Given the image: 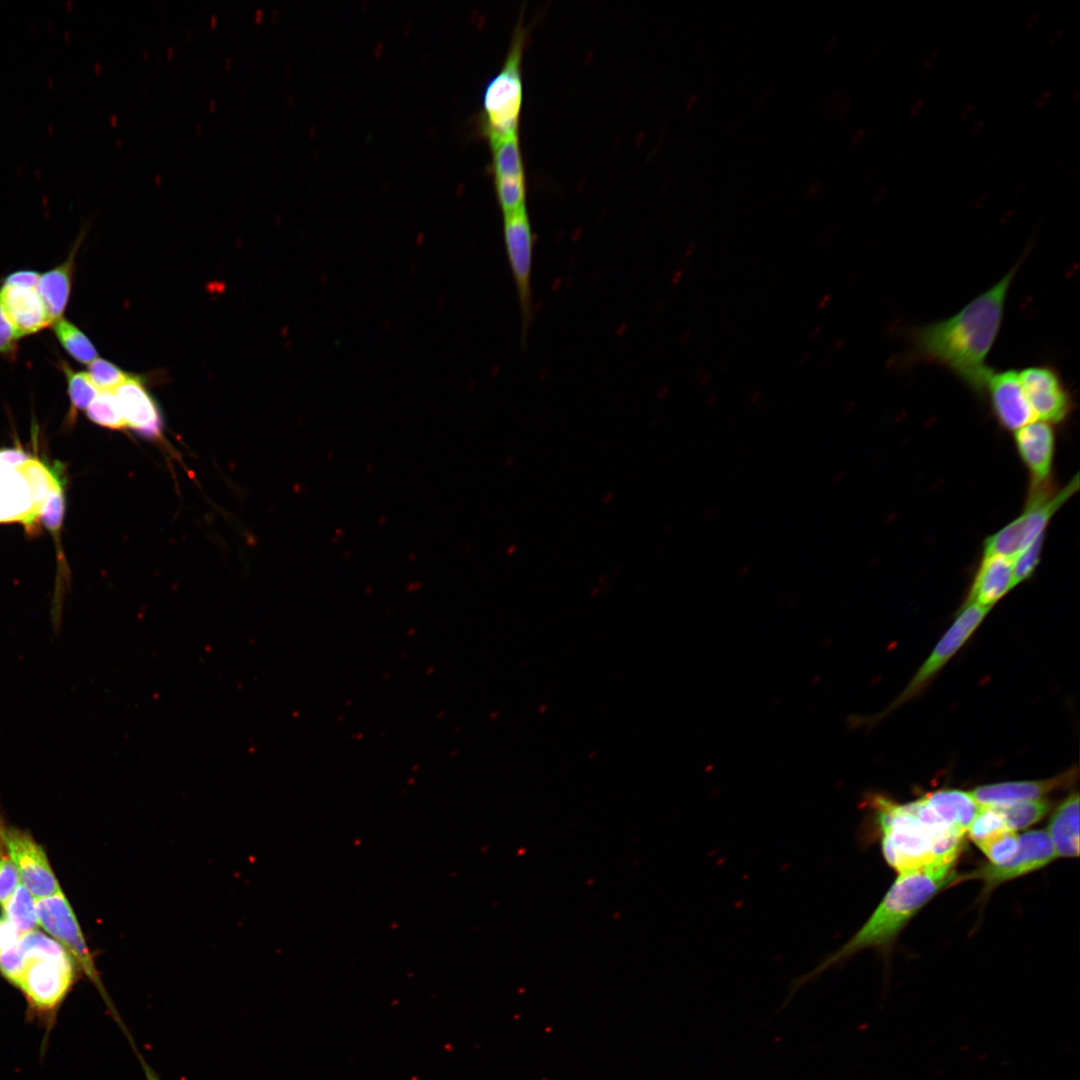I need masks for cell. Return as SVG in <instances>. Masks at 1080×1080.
<instances>
[{"instance_id": "1", "label": "cell", "mask_w": 1080, "mask_h": 1080, "mask_svg": "<svg viewBox=\"0 0 1080 1080\" xmlns=\"http://www.w3.org/2000/svg\"><path fill=\"white\" fill-rule=\"evenodd\" d=\"M1019 264L953 316L914 328L909 335L911 359L944 367L976 395L983 396L992 373L987 357L1000 331L1007 294Z\"/></svg>"}, {"instance_id": "2", "label": "cell", "mask_w": 1080, "mask_h": 1080, "mask_svg": "<svg viewBox=\"0 0 1080 1080\" xmlns=\"http://www.w3.org/2000/svg\"><path fill=\"white\" fill-rule=\"evenodd\" d=\"M954 864L934 865L899 874L866 923L839 949L815 968L797 977L781 1009L806 983L837 967L862 950L887 948L907 922L943 887L955 880Z\"/></svg>"}, {"instance_id": "3", "label": "cell", "mask_w": 1080, "mask_h": 1080, "mask_svg": "<svg viewBox=\"0 0 1080 1080\" xmlns=\"http://www.w3.org/2000/svg\"><path fill=\"white\" fill-rule=\"evenodd\" d=\"M866 802L882 834L883 855L899 874L947 865L937 860L933 834L905 804L877 794L870 795Z\"/></svg>"}, {"instance_id": "4", "label": "cell", "mask_w": 1080, "mask_h": 1080, "mask_svg": "<svg viewBox=\"0 0 1080 1080\" xmlns=\"http://www.w3.org/2000/svg\"><path fill=\"white\" fill-rule=\"evenodd\" d=\"M1078 473L1061 489L1052 483L1029 487L1023 512L984 540L983 555L1012 558L1045 530L1056 512L1078 491Z\"/></svg>"}, {"instance_id": "5", "label": "cell", "mask_w": 1080, "mask_h": 1080, "mask_svg": "<svg viewBox=\"0 0 1080 1080\" xmlns=\"http://www.w3.org/2000/svg\"><path fill=\"white\" fill-rule=\"evenodd\" d=\"M526 30L518 23L501 70L488 82L483 94L485 131L490 141L518 134L523 87L521 59Z\"/></svg>"}, {"instance_id": "6", "label": "cell", "mask_w": 1080, "mask_h": 1080, "mask_svg": "<svg viewBox=\"0 0 1080 1080\" xmlns=\"http://www.w3.org/2000/svg\"><path fill=\"white\" fill-rule=\"evenodd\" d=\"M75 960L72 956L25 957V967L18 988L23 992L31 1013L49 1029L75 981Z\"/></svg>"}, {"instance_id": "7", "label": "cell", "mask_w": 1080, "mask_h": 1080, "mask_svg": "<svg viewBox=\"0 0 1080 1080\" xmlns=\"http://www.w3.org/2000/svg\"><path fill=\"white\" fill-rule=\"evenodd\" d=\"M503 239L517 293L524 344L534 314L532 266L535 234L527 208L503 215Z\"/></svg>"}, {"instance_id": "8", "label": "cell", "mask_w": 1080, "mask_h": 1080, "mask_svg": "<svg viewBox=\"0 0 1080 1080\" xmlns=\"http://www.w3.org/2000/svg\"><path fill=\"white\" fill-rule=\"evenodd\" d=\"M991 608L965 602L952 625L942 636L908 685L887 709V713L918 695L965 644Z\"/></svg>"}, {"instance_id": "9", "label": "cell", "mask_w": 1080, "mask_h": 1080, "mask_svg": "<svg viewBox=\"0 0 1080 1080\" xmlns=\"http://www.w3.org/2000/svg\"><path fill=\"white\" fill-rule=\"evenodd\" d=\"M36 911L39 925L67 950L111 1007L78 920L63 892L36 899Z\"/></svg>"}, {"instance_id": "10", "label": "cell", "mask_w": 1080, "mask_h": 1080, "mask_svg": "<svg viewBox=\"0 0 1080 1080\" xmlns=\"http://www.w3.org/2000/svg\"><path fill=\"white\" fill-rule=\"evenodd\" d=\"M0 839L19 872L22 884L35 899L62 891L45 851L30 833L0 821Z\"/></svg>"}, {"instance_id": "11", "label": "cell", "mask_w": 1080, "mask_h": 1080, "mask_svg": "<svg viewBox=\"0 0 1080 1080\" xmlns=\"http://www.w3.org/2000/svg\"><path fill=\"white\" fill-rule=\"evenodd\" d=\"M1018 374L1035 418L1051 425L1068 418L1073 408L1072 396L1055 368L1031 366Z\"/></svg>"}, {"instance_id": "12", "label": "cell", "mask_w": 1080, "mask_h": 1080, "mask_svg": "<svg viewBox=\"0 0 1080 1080\" xmlns=\"http://www.w3.org/2000/svg\"><path fill=\"white\" fill-rule=\"evenodd\" d=\"M1057 856L1046 831H1029L1019 836L1017 851L1008 861L1000 865H984L966 875V878L982 880L985 888L989 890L1003 882L1036 871Z\"/></svg>"}, {"instance_id": "13", "label": "cell", "mask_w": 1080, "mask_h": 1080, "mask_svg": "<svg viewBox=\"0 0 1080 1080\" xmlns=\"http://www.w3.org/2000/svg\"><path fill=\"white\" fill-rule=\"evenodd\" d=\"M984 395L998 424L1007 431L1015 432L1035 419L1015 370L992 371Z\"/></svg>"}, {"instance_id": "14", "label": "cell", "mask_w": 1080, "mask_h": 1080, "mask_svg": "<svg viewBox=\"0 0 1080 1080\" xmlns=\"http://www.w3.org/2000/svg\"><path fill=\"white\" fill-rule=\"evenodd\" d=\"M1014 433L1017 453L1030 474V487L1051 483L1056 442L1052 425L1032 422Z\"/></svg>"}, {"instance_id": "15", "label": "cell", "mask_w": 1080, "mask_h": 1080, "mask_svg": "<svg viewBox=\"0 0 1080 1080\" xmlns=\"http://www.w3.org/2000/svg\"><path fill=\"white\" fill-rule=\"evenodd\" d=\"M1075 770L1042 780L1009 781L978 786L969 792L979 806L1011 804L1041 799L1046 794L1072 784Z\"/></svg>"}, {"instance_id": "16", "label": "cell", "mask_w": 1080, "mask_h": 1080, "mask_svg": "<svg viewBox=\"0 0 1080 1080\" xmlns=\"http://www.w3.org/2000/svg\"><path fill=\"white\" fill-rule=\"evenodd\" d=\"M114 392L127 427L145 436L160 435L159 408L139 376L129 375Z\"/></svg>"}, {"instance_id": "17", "label": "cell", "mask_w": 1080, "mask_h": 1080, "mask_svg": "<svg viewBox=\"0 0 1080 1080\" xmlns=\"http://www.w3.org/2000/svg\"><path fill=\"white\" fill-rule=\"evenodd\" d=\"M0 305L18 338L34 334L51 324L36 288L3 285Z\"/></svg>"}, {"instance_id": "18", "label": "cell", "mask_w": 1080, "mask_h": 1080, "mask_svg": "<svg viewBox=\"0 0 1080 1080\" xmlns=\"http://www.w3.org/2000/svg\"><path fill=\"white\" fill-rule=\"evenodd\" d=\"M1012 562L999 555H983L966 602L992 608L1014 588Z\"/></svg>"}, {"instance_id": "19", "label": "cell", "mask_w": 1080, "mask_h": 1080, "mask_svg": "<svg viewBox=\"0 0 1080 1080\" xmlns=\"http://www.w3.org/2000/svg\"><path fill=\"white\" fill-rule=\"evenodd\" d=\"M37 520L23 476L17 470L0 469V522L20 521L33 529Z\"/></svg>"}, {"instance_id": "20", "label": "cell", "mask_w": 1080, "mask_h": 1080, "mask_svg": "<svg viewBox=\"0 0 1080 1080\" xmlns=\"http://www.w3.org/2000/svg\"><path fill=\"white\" fill-rule=\"evenodd\" d=\"M79 243L78 240L63 263L40 275L36 286L51 323L61 319L68 304L74 260Z\"/></svg>"}, {"instance_id": "21", "label": "cell", "mask_w": 1080, "mask_h": 1080, "mask_svg": "<svg viewBox=\"0 0 1080 1080\" xmlns=\"http://www.w3.org/2000/svg\"><path fill=\"white\" fill-rule=\"evenodd\" d=\"M1061 857L1079 854V794L1071 793L1053 812L1047 831Z\"/></svg>"}, {"instance_id": "22", "label": "cell", "mask_w": 1080, "mask_h": 1080, "mask_svg": "<svg viewBox=\"0 0 1080 1080\" xmlns=\"http://www.w3.org/2000/svg\"><path fill=\"white\" fill-rule=\"evenodd\" d=\"M923 798L942 820L964 834L980 809L969 792L959 790H940Z\"/></svg>"}, {"instance_id": "23", "label": "cell", "mask_w": 1080, "mask_h": 1080, "mask_svg": "<svg viewBox=\"0 0 1080 1080\" xmlns=\"http://www.w3.org/2000/svg\"><path fill=\"white\" fill-rule=\"evenodd\" d=\"M25 479L35 514L39 519L41 508L54 485L60 481L56 471L37 458L31 457L16 469Z\"/></svg>"}, {"instance_id": "24", "label": "cell", "mask_w": 1080, "mask_h": 1080, "mask_svg": "<svg viewBox=\"0 0 1080 1080\" xmlns=\"http://www.w3.org/2000/svg\"><path fill=\"white\" fill-rule=\"evenodd\" d=\"M495 179H525L518 134L490 141Z\"/></svg>"}, {"instance_id": "25", "label": "cell", "mask_w": 1080, "mask_h": 1080, "mask_svg": "<svg viewBox=\"0 0 1080 1080\" xmlns=\"http://www.w3.org/2000/svg\"><path fill=\"white\" fill-rule=\"evenodd\" d=\"M2 909L4 918L16 928L20 935L36 930L39 925L36 899L23 884L17 886Z\"/></svg>"}, {"instance_id": "26", "label": "cell", "mask_w": 1080, "mask_h": 1080, "mask_svg": "<svg viewBox=\"0 0 1080 1080\" xmlns=\"http://www.w3.org/2000/svg\"><path fill=\"white\" fill-rule=\"evenodd\" d=\"M994 811L1007 827L1016 831L1043 818L1051 807L1046 799H1036L1003 805L986 806Z\"/></svg>"}, {"instance_id": "27", "label": "cell", "mask_w": 1080, "mask_h": 1080, "mask_svg": "<svg viewBox=\"0 0 1080 1080\" xmlns=\"http://www.w3.org/2000/svg\"><path fill=\"white\" fill-rule=\"evenodd\" d=\"M53 330L62 347L76 361L90 364L97 358L98 353L93 343L73 323L61 318L53 323Z\"/></svg>"}, {"instance_id": "28", "label": "cell", "mask_w": 1080, "mask_h": 1080, "mask_svg": "<svg viewBox=\"0 0 1080 1080\" xmlns=\"http://www.w3.org/2000/svg\"><path fill=\"white\" fill-rule=\"evenodd\" d=\"M61 369L66 376L71 403L67 418L70 423H73L78 411L87 409L100 391L94 386L88 373L75 371L64 361H61Z\"/></svg>"}, {"instance_id": "29", "label": "cell", "mask_w": 1080, "mask_h": 1080, "mask_svg": "<svg viewBox=\"0 0 1080 1080\" xmlns=\"http://www.w3.org/2000/svg\"><path fill=\"white\" fill-rule=\"evenodd\" d=\"M87 417L100 426L123 430L127 427L114 391H100L86 409Z\"/></svg>"}, {"instance_id": "30", "label": "cell", "mask_w": 1080, "mask_h": 1080, "mask_svg": "<svg viewBox=\"0 0 1080 1080\" xmlns=\"http://www.w3.org/2000/svg\"><path fill=\"white\" fill-rule=\"evenodd\" d=\"M1019 836L1006 827L975 843L987 856L991 864L1000 865L1008 861L1017 851Z\"/></svg>"}, {"instance_id": "31", "label": "cell", "mask_w": 1080, "mask_h": 1080, "mask_svg": "<svg viewBox=\"0 0 1080 1080\" xmlns=\"http://www.w3.org/2000/svg\"><path fill=\"white\" fill-rule=\"evenodd\" d=\"M88 376L99 391H115L129 374L105 359L96 358L89 364Z\"/></svg>"}, {"instance_id": "32", "label": "cell", "mask_w": 1080, "mask_h": 1080, "mask_svg": "<svg viewBox=\"0 0 1080 1080\" xmlns=\"http://www.w3.org/2000/svg\"><path fill=\"white\" fill-rule=\"evenodd\" d=\"M64 513L65 496L62 482L59 481L54 485L41 508L39 520L54 536H58L63 524Z\"/></svg>"}, {"instance_id": "33", "label": "cell", "mask_w": 1080, "mask_h": 1080, "mask_svg": "<svg viewBox=\"0 0 1080 1080\" xmlns=\"http://www.w3.org/2000/svg\"><path fill=\"white\" fill-rule=\"evenodd\" d=\"M1044 534L1037 537L1030 545L1015 556L1013 563L1014 587L1029 579L1036 570L1044 545Z\"/></svg>"}, {"instance_id": "34", "label": "cell", "mask_w": 1080, "mask_h": 1080, "mask_svg": "<svg viewBox=\"0 0 1080 1080\" xmlns=\"http://www.w3.org/2000/svg\"><path fill=\"white\" fill-rule=\"evenodd\" d=\"M20 875L0 839V906L3 907L19 885Z\"/></svg>"}, {"instance_id": "35", "label": "cell", "mask_w": 1080, "mask_h": 1080, "mask_svg": "<svg viewBox=\"0 0 1080 1080\" xmlns=\"http://www.w3.org/2000/svg\"><path fill=\"white\" fill-rule=\"evenodd\" d=\"M17 942L0 951V973L16 987L25 967V957Z\"/></svg>"}, {"instance_id": "36", "label": "cell", "mask_w": 1080, "mask_h": 1080, "mask_svg": "<svg viewBox=\"0 0 1080 1080\" xmlns=\"http://www.w3.org/2000/svg\"><path fill=\"white\" fill-rule=\"evenodd\" d=\"M17 340L18 336L0 305V355L14 356Z\"/></svg>"}, {"instance_id": "37", "label": "cell", "mask_w": 1080, "mask_h": 1080, "mask_svg": "<svg viewBox=\"0 0 1080 1080\" xmlns=\"http://www.w3.org/2000/svg\"><path fill=\"white\" fill-rule=\"evenodd\" d=\"M30 458L31 455L21 448L0 449V469L16 470Z\"/></svg>"}, {"instance_id": "38", "label": "cell", "mask_w": 1080, "mask_h": 1080, "mask_svg": "<svg viewBox=\"0 0 1080 1080\" xmlns=\"http://www.w3.org/2000/svg\"><path fill=\"white\" fill-rule=\"evenodd\" d=\"M40 274L36 271L21 270L9 274L3 285L34 289L39 281Z\"/></svg>"}, {"instance_id": "39", "label": "cell", "mask_w": 1080, "mask_h": 1080, "mask_svg": "<svg viewBox=\"0 0 1080 1080\" xmlns=\"http://www.w3.org/2000/svg\"><path fill=\"white\" fill-rule=\"evenodd\" d=\"M20 936L16 928L7 919L0 918V951L13 946Z\"/></svg>"}]
</instances>
